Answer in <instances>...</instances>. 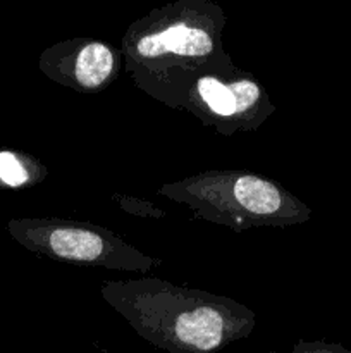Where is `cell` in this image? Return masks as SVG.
<instances>
[{
	"instance_id": "cell-9",
	"label": "cell",
	"mask_w": 351,
	"mask_h": 353,
	"mask_svg": "<svg viewBox=\"0 0 351 353\" xmlns=\"http://www.w3.org/2000/svg\"><path fill=\"white\" fill-rule=\"evenodd\" d=\"M291 353H351V352L337 343H326V341H298Z\"/></svg>"
},
{
	"instance_id": "cell-5",
	"label": "cell",
	"mask_w": 351,
	"mask_h": 353,
	"mask_svg": "<svg viewBox=\"0 0 351 353\" xmlns=\"http://www.w3.org/2000/svg\"><path fill=\"white\" fill-rule=\"evenodd\" d=\"M7 231L26 250L65 264L140 272L143 276L162 265V261L126 243L119 234L81 221L58 217L10 219Z\"/></svg>"
},
{
	"instance_id": "cell-4",
	"label": "cell",
	"mask_w": 351,
	"mask_h": 353,
	"mask_svg": "<svg viewBox=\"0 0 351 353\" xmlns=\"http://www.w3.org/2000/svg\"><path fill=\"white\" fill-rule=\"evenodd\" d=\"M157 195L186 205L196 219L237 231L295 226L312 217V209L298 196L250 171L200 172L160 186Z\"/></svg>"
},
{
	"instance_id": "cell-7",
	"label": "cell",
	"mask_w": 351,
	"mask_h": 353,
	"mask_svg": "<svg viewBox=\"0 0 351 353\" xmlns=\"http://www.w3.org/2000/svg\"><path fill=\"white\" fill-rule=\"evenodd\" d=\"M47 169L31 155L0 148V190H19L43 181Z\"/></svg>"
},
{
	"instance_id": "cell-2",
	"label": "cell",
	"mask_w": 351,
	"mask_h": 353,
	"mask_svg": "<svg viewBox=\"0 0 351 353\" xmlns=\"http://www.w3.org/2000/svg\"><path fill=\"white\" fill-rule=\"evenodd\" d=\"M131 78L151 99L191 114L222 137L258 130L275 112L264 85L236 68L233 59Z\"/></svg>"
},
{
	"instance_id": "cell-1",
	"label": "cell",
	"mask_w": 351,
	"mask_h": 353,
	"mask_svg": "<svg viewBox=\"0 0 351 353\" xmlns=\"http://www.w3.org/2000/svg\"><path fill=\"white\" fill-rule=\"evenodd\" d=\"M100 292L145 341L169 353H217L257 324L253 310L236 300L151 276L107 281Z\"/></svg>"
},
{
	"instance_id": "cell-6",
	"label": "cell",
	"mask_w": 351,
	"mask_h": 353,
	"mask_svg": "<svg viewBox=\"0 0 351 353\" xmlns=\"http://www.w3.org/2000/svg\"><path fill=\"white\" fill-rule=\"evenodd\" d=\"M124 65L120 50L95 38H71L41 52L38 69L52 81L79 93H98L112 85Z\"/></svg>"
},
{
	"instance_id": "cell-3",
	"label": "cell",
	"mask_w": 351,
	"mask_h": 353,
	"mask_svg": "<svg viewBox=\"0 0 351 353\" xmlns=\"http://www.w3.org/2000/svg\"><path fill=\"white\" fill-rule=\"evenodd\" d=\"M224 26V10L212 0H176L155 7L124 33V69L129 76L158 74L229 61Z\"/></svg>"
},
{
	"instance_id": "cell-8",
	"label": "cell",
	"mask_w": 351,
	"mask_h": 353,
	"mask_svg": "<svg viewBox=\"0 0 351 353\" xmlns=\"http://www.w3.org/2000/svg\"><path fill=\"white\" fill-rule=\"evenodd\" d=\"M110 199H112V202H116L124 212L131 214V216L143 217V219H162V217H165V210L158 209V207L153 205L151 202L141 200L138 199V196L114 193Z\"/></svg>"
}]
</instances>
